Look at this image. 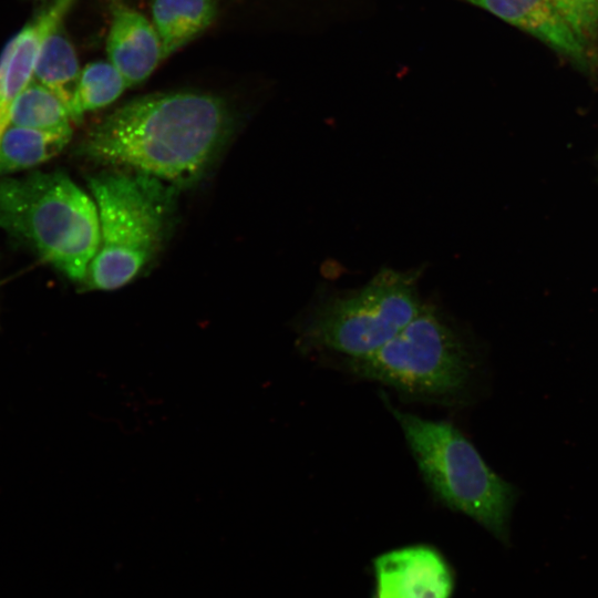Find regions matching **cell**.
I'll use <instances>...</instances> for the list:
<instances>
[{"label":"cell","instance_id":"obj_1","mask_svg":"<svg viewBox=\"0 0 598 598\" xmlns=\"http://www.w3.org/2000/svg\"><path fill=\"white\" fill-rule=\"evenodd\" d=\"M233 127L218 96L190 91L133 99L81 141L79 153L101 164L187 186L208 168Z\"/></svg>","mask_w":598,"mask_h":598},{"label":"cell","instance_id":"obj_2","mask_svg":"<svg viewBox=\"0 0 598 598\" xmlns=\"http://www.w3.org/2000/svg\"><path fill=\"white\" fill-rule=\"evenodd\" d=\"M381 399L402 430L434 499L452 512L470 517L497 539L507 542L518 489L488 466L452 422L401 411L385 394Z\"/></svg>","mask_w":598,"mask_h":598},{"label":"cell","instance_id":"obj_3","mask_svg":"<svg viewBox=\"0 0 598 598\" xmlns=\"http://www.w3.org/2000/svg\"><path fill=\"white\" fill-rule=\"evenodd\" d=\"M0 228L80 282L101 240L93 197L63 172L1 178Z\"/></svg>","mask_w":598,"mask_h":598},{"label":"cell","instance_id":"obj_4","mask_svg":"<svg viewBox=\"0 0 598 598\" xmlns=\"http://www.w3.org/2000/svg\"><path fill=\"white\" fill-rule=\"evenodd\" d=\"M341 362L352 375L392 388L404 400L448 406L467 399L476 365L465 337L430 303L379 350Z\"/></svg>","mask_w":598,"mask_h":598},{"label":"cell","instance_id":"obj_5","mask_svg":"<svg viewBox=\"0 0 598 598\" xmlns=\"http://www.w3.org/2000/svg\"><path fill=\"white\" fill-rule=\"evenodd\" d=\"M87 183L99 210L101 240L83 288L118 289L159 250L173 193L158 178L124 169L102 172Z\"/></svg>","mask_w":598,"mask_h":598},{"label":"cell","instance_id":"obj_6","mask_svg":"<svg viewBox=\"0 0 598 598\" xmlns=\"http://www.w3.org/2000/svg\"><path fill=\"white\" fill-rule=\"evenodd\" d=\"M417 274L383 268L365 285L318 300L299 328L306 352L367 357L393 339L420 311Z\"/></svg>","mask_w":598,"mask_h":598},{"label":"cell","instance_id":"obj_7","mask_svg":"<svg viewBox=\"0 0 598 598\" xmlns=\"http://www.w3.org/2000/svg\"><path fill=\"white\" fill-rule=\"evenodd\" d=\"M371 598H453L456 574L435 546L416 543L392 548L371 560Z\"/></svg>","mask_w":598,"mask_h":598},{"label":"cell","instance_id":"obj_8","mask_svg":"<svg viewBox=\"0 0 598 598\" xmlns=\"http://www.w3.org/2000/svg\"><path fill=\"white\" fill-rule=\"evenodd\" d=\"M106 53L109 62L122 74L128 87L145 81L165 59L153 22L121 2L112 7Z\"/></svg>","mask_w":598,"mask_h":598},{"label":"cell","instance_id":"obj_9","mask_svg":"<svg viewBox=\"0 0 598 598\" xmlns=\"http://www.w3.org/2000/svg\"><path fill=\"white\" fill-rule=\"evenodd\" d=\"M538 38L553 49L584 64L585 41L550 0H465Z\"/></svg>","mask_w":598,"mask_h":598},{"label":"cell","instance_id":"obj_10","mask_svg":"<svg viewBox=\"0 0 598 598\" xmlns=\"http://www.w3.org/2000/svg\"><path fill=\"white\" fill-rule=\"evenodd\" d=\"M217 0H153L152 22L164 58L200 34L213 22Z\"/></svg>","mask_w":598,"mask_h":598},{"label":"cell","instance_id":"obj_11","mask_svg":"<svg viewBox=\"0 0 598 598\" xmlns=\"http://www.w3.org/2000/svg\"><path fill=\"white\" fill-rule=\"evenodd\" d=\"M71 137V127L38 130L10 124L0 142V175L50 161L64 150Z\"/></svg>","mask_w":598,"mask_h":598},{"label":"cell","instance_id":"obj_12","mask_svg":"<svg viewBox=\"0 0 598 598\" xmlns=\"http://www.w3.org/2000/svg\"><path fill=\"white\" fill-rule=\"evenodd\" d=\"M80 74L75 50L59 28L45 40L41 49L33 80L49 89L69 106Z\"/></svg>","mask_w":598,"mask_h":598},{"label":"cell","instance_id":"obj_13","mask_svg":"<svg viewBox=\"0 0 598 598\" xmlns=\"http://www.w3.org/2000/svg\"><path fill=\"white\" fill-rule=\"evenodd\" d=\"M127 87L125 79L109 61L86 64L68 106L71 120L112 104Z\"/></svg>","mask_w":598,"mask_h":598},{"label":"cell","instance_id":"obj_14","mask_svg":"<svg viewBox=\"0 0 598 598\" xmlns=\"http://www.w3.org/2000/svg\"><path fill=\"white\" fill-rule=\"evenodd\" d=\"M68 106L53 92L32 80L17 97L12 112V125L60 130L71 127Z\"/></svg>","mask_w":598,"mask_h":598},{"label":"cell","instance_id":"obj_15","mask_svg":"<svg viewBox=\"0 0 598 598\" xmlns=\"http://www.w3.org/2000/svg\"><path fill=\"white\" fill-rule=\"evenodd\" d=\"M584 41L598 25V0H550Z\"/></svg>","mask_w":598,"mask_h":598}]
</instances>
